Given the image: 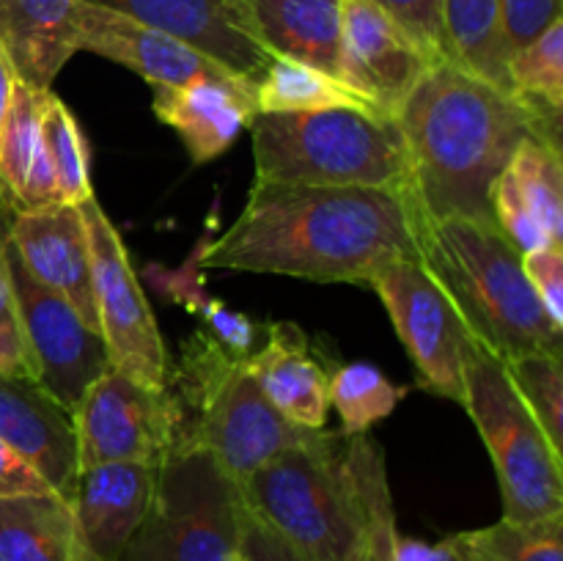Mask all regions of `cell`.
Wrapping results in <instances>:
<instances>
[{
	"label": "cell",
	"mask_w": 563,
	"mask_h": 561,
	"mask_svg": "<svg viewBox=\"0 0 563 561\" xmlns=\"http://www.w3.org/2000/svg\"><path fill=\"white\" fill-rule=\"evenodd\" d=\"M467 561H563V515L517 522L500 517L476 531H460Z\"/></svg>",
	"instance_id": "1f68e13d"
},
{
	"label": "cell",
	"mask_w": 563,
	"mask_h": 561,
	"mask_svg": "<svg viewBox=\"0 0 563 561\" xmlns=\"http://www.w3.org/2000/svg\"><path fill=\"white\" fill-rule=\"evenodd\" d=\"M80 0H0V47L16 80L49 91L77 53Z\"/></svg>",
	"instance_id": "7402d4cb"
},
{
	"label": "cell",
	"mask_w": 563,
	"mask_h": 561,
	"mask_svg": "<svg viewBox=\"0 0 563 561\" xmlns=\"http://www.w3.org/2000/svg\"><path fill=\"white\" fill-rule=\"evenodd\" d=\"M251 135L258 185L410 193L405 138L390 116L352 108L256 113Z\"/></svg>",
	"instance_id": "5b68a950"
},
{
	"label": "cell",
	"mask_w": 563,
	"mask_h": 561,
	"mask_svg": "<svg viewBox=\"0 0 563 561\" xmlns=\"http://www.w3.org/2000/svg\"><path fill=\"white\" fill-rule=\"evenodd\" d=\"M394 561H456V539L454 534L440 542H423L416 537H401L396 534L394 539Z\"/></svg>",
	"instance_id": "60d3db41"
},
{
	"label": "cell",
	"mask_w": 563,
	"mask_h": 561,
	"mask_svg": "<svg viewBox=\"0 0 563 561\" xmlns=\"http://www.w3.org/2000/svg\"><path fill=\"white\" fill-rule=\"evenodd\" d=\"M506 174L515 182L522 204L548 231L555 245H563V157L561 143L528 135L511 154Z\"/></svg>",
	"instance_id": "f1b7e54d"
},
{
	"label": "cell",
	"mask_w": 563,
	"mask_h": 561,
	"mask_svg": "<svg viewBox=\"0 0 563 561\" xmlns=\"http://www.w3.org/2000/svg\"><path fill=\"white\" fill-rule=\"evenodd\" d=\"M42 94L16 80L0 132V212L11 218L64 204L44 152Z\"/></svg>",
	"instance_id": "603a6c76"
},
{
	"label": "cell",
	"mask_w": 563,
	"mask_h": 561,
	"mask_svg": "<svg viewBox=\"0 0 563 561\" xmlns=\"http://www.w3.org/2000/svg\"><path fill=\"white\" fill-rule=\"evenodd\" d=\"M190 44L231 75L256 86L273 64L231 14L229 0H86Z\"/></svg>",
	"instance_id": "e0dca14e"
},
{
	"label": "cell",
	"mask_w": 563,
	"mask_h": 561,
	"mask_svg": "<svg viewBox=\"0 0 563 561\" xmlns=\"http://www.w3.org/2000/svg\"><path fill=\"white\" fill-rule=\"evenodd\" d=\"M242 512L240 482L212 451L176 440L157 465L152 504L121 561H234Z\"/></svg>",
	"instance_id": "ba28073f"
},
{
	"label": "cell",
	"mask_w": 563,
	"mask_h": 561,
	"mask_svg": "<svg viewBox=\"0 0 563 561\" xmlns=\"http://www.w3.org/2000/svg\"><path fill=\"white\" fill-rule=\"evenodd\" d=\"M42 141L60 201L80 207L88 198H93L88 141L75 113L66 108V102L53 88L42 94Z\"/></svg>",
	"instance_id": "f546056e"
},
{
	"label": "cell",
	"mask_w": 563,
	"mask_h": 561,
	"mask_svg": "<svg viewBox=\"0 0 563 561\" xmlns=\"http://www.w3.org/2000/svg\"><path fill=\"white\" fill-rule=\"evenodd\" d=\"M168 388L181 410L179 440L212 451L236 482L319 435L289 421L267 399L247 358L225 350L207 330L185 341Z\"/></svg>",
	"instance_id": "8992f818"
},
{
	"label": "cell",
	"mask_w": 563,
	"mask_h": 561,
	"mask_svg": "<svg viewBox=\"0 0 563 561\" xmlns=\"http://www.w3.org/2000/svg\"><path fill=\"white\" fill-rule=\"evenodd\" d=\"M25 495H53V487L38 476L36 468L27 465V462L0 438V501L25 498Z\"/></svg>",
	"instance_id": "f35d334b"
},
{
	"label": "cell",
	"mask_w": 563,
	"mask_h": 561,
	"mask_svg": "<svg viewBox=\"0 0 563 561\" xmlns=\"http://www.w3.org/2000/svg\"><path fill=\"white\" fill-rule=\"evenodd\" d=\"M198 270H201V242H198L192 256H187V262L181 264L179 270L148 264L146 278L159 295L179 302L187 311L198 314L203 322V330H207L218 344H223L225 350L234 352V355L247 358L256 350V322H253L247 314L234 311V308L225 306L223 300L209 295V292L203 289V278L198 275Z\"/></svg>",
	"instance_id": "484cf974"
},
{
	"label": "cell",
	"mask_w": 563,
	"mask_h": 561,
	"mask_svg": "<svg viewBox=\"0 0 563 561\" xmlns=\"http://www.w3.org/2000/svg\"><path fill=\"white\" fill-rule=\"evenodd\" d=\"M522 273L559 328H563V245L522 253Z\"/></svg>",
	"instance_id": "8d00e7d4"
},
{
	"label": "cell",
	"mask_w": 563,
	"mask_h": 561,
	"mask_svg": "<svg viewBox=\"0 0 563 561\" xmlns=\"http://www.w3.org/2000/svg\"><path fill=\"white\" fill-rule=\"evenodd\" d=\"M75 418L77 471L104 462L159 465L181 435V410L170 388L154 391L108 369L80 399Z\"/></svg>",
	"instance_id": "8fae6325"
},
{
	"label": "cell",
	"mask_w": 563,
	"mask_h": 561,
	"mask_svg": "<svg viewBox=\"0 0 563 561\" xmlns=\"http://www.w3.org/2000/svg\"><path fill=\"white\" fill-rule=\"evenodd\" d=\"M385 11L423 55L432 61L445 58L443 53V0H372Z\"/></svg>",
	"instance_id": "d590c367"
},
{
	"label": "cell",
	"mask_w": 563,
	"mask_h": 561,
	"mask_svg": "<svg viewBox=\"0 0 563 561\" xmlns=\"http://www.w3.org/2000/svg\"><path fill=\"white\" fill-rule=\"evenodd\" d=\"M324 108H352L377 113L366 99L357 97L339 77L324 75L313 66L297 64V61L273 58L269 69L256 82V113H295V110Z\"/></svg>",
	"instance_id": "83f0119b"
},
{
	"label": "cell",
	"mask_w": 563,
	"mask_h": 561,
	"mask_svg": "<svg viewBox=\"0 0 563 561\" xmlns=\"http://www.w3.org/2000/svg\"><path fill=\"white\" fill-rule=\"evenodd\" d=\"M80 209L86 218L88 248H91L97 322L108 346L110 369L146 388H165L170 374L168 350L159 336L146 292L132 270L130 251L97 196L80 204Z\"/></svg>",
	"instance_id": "9c48e42d"
},
{
	"label": "cell",
	"mask_w": 563,
	"mask_h": 561,
	"mask_svg": "<svg viewBox=\"0 0 563 561\" xmlns=\"http://www.w3.org/2000/svg\"><path fill=\"white\" fill-rule=\"evenodd\" d=\"M418 258L443 286L473 339L500 361L526 352H563V328L550 319L522 273V253L495 223L418 215Z\"/></svg>",
	"instance_id": "3957f363"
},
{
	"label": "cell",
	"mask_w": 563,
	"mask_h": 561,
	"mask_svg": "<svg viewBox=\"0 0 563 561\" xmlns=\"http://www.w3.org/2000/svg\"><path fill=\"white\" fill-rule=\"evenodd\" d=\"M154 113L181 138L192 163H212L251 127L256 86L247 80H196L154 88Z\"/></svg>",
	"instance_id": "ffe728a7"
},
{
	"label": "cell",
	"mask_w": 563,
	"mask_h": 561,
	"mask_svg": "<svg viewBox=\"0 0 563 561\" xmlns=\"http://www.w3.org/2000/svg\"><path fill=\"white\" fill-rule=\"evenodd\" d=\"M416 226L410 193L253 182L234 226L201 240V267L366 284L379 264L418 256Z\"/></svg>",
	"instance_id": "6da1fadb"
},
{
	"label": "cell",
	"mask_w": 563,
	"mask_h": 561,
	"mask_svg": "<svg viewBox=\"0 0 563 561\" xmlns=\"http://www.w3.org/2000/svg\"><path fill=\"white\" fill-rule=\"evenodd\" d=\"M511 385L563 454V352H526L504 361Z\"/></svg>",
	"instance_id": "836d02e7"
},
{
	"label": "cell",
	"mask_w": 563,
	"mask_h": 561,
	"mask_svg": "<svg viewBox=\"0 0 563 561\" xmlns=\"http://www.w3.org/2000/svg\"><path fill=\"white\" fill-rule=\"evenodd\" d=\"M563 0H500V14H504V36L509 55L515 50L526 47L531 38H537L544 28L561 20Z\"/></svg>",
	"instance_id": "74e56055"
},
{
	"label": "cell",
	"mask_w": 563,
	"mask_h": 561,
	"mask_svg": "<svg viewBox=\"0 0 563 561\" xmlns=\"http://www.w3.org/2000/svg\"><path fill=\"white\" fill-rule=\"evenodd\" d=\"M234 561H245V559H242V553H236V556H234Z\"/></svg>",
	"instance_id": "f6af8a7d"
},
{
	"label": "cell",
	"mask_w": 563,
	"mask_h": 561,
	"mask_svg": "<svg viewBox=\"0 0 563 561\" xmlns=\"http://www.w3.org/2000/svg\"><path fill=\"white\" fill-rule=\"evenodd\" d=\"M407 388L396 385L374 363H344L330 374L328 396L341 418V435L355 438L388 418L405 399Z\"/></svg>",
	"instance_id": "4dcf8cb0"
},
{
	"label": "cell",
	"mask_w": 563,
	"mask_h": 561,
	"mask_svg": "<svg viewBox=\"0 0 563 561\" xmlns=\"http://www.w3.org/2000/svg\"><path fill=\"white\" fill-rule=\"evenodd\" d=\"M157 465L104 462L77 471L69 504L86 548L99 561H121L152 504Z\"/></svg>",
	"instance_id": "2e32d148"
},
{
	"label": "cell",
	"mask_w": 563,
	"mask_h": 561,
	"mask_svg": "<svg viewBox=\"0 0 563 561\" xmlns=\"http://www.w3.org/2000/svg\"><path fill=\"white\" fill-rule=\"evenodd\" d=\"M462 407L476 424L493 460L504 517L517 522L563 515V454L511 385L504 361L476 339L462 352Z\"/></svg>",
	"instance_id": "52a82bcc"
},
{
	"label": "cell",
	"mask_w": 563,
	"mask_h": 561,
	"mask_svg": "<svg viewBox=\"0 0 563 561\" xmlns=\"http://www.w3.org/2000/svg\"><path fill=\"white\" fill-rule=\"evenodd\" d=\"M394 119L407 146L410 198L427 220L495 223L493 187L515 148L528 135L548 138L520 99L449 58L429 66Z\"/></svg>",
	"instance_id": "7a4b0ae2"
},
{
	"label": "cell",
	"mask_w": 563,
	"mask_h": 561,
	"mask_svg": "<svg viewBox=\"0 0 563 561\" xmlns=\"http://www.w3.org/2000/svg\"><path fill=\"white\" fill-rule=\"evenodd\" d=\"M0 438L69 498L77 479L75 418L36 380L0 377Z\"/></svg>",
	"instance_id": "ac0fdd59"
},
{
	"label": "cell",
	"mask_w": 563,
	"mask_h": 561,
	"mask_svg": "<svg viewBox=\"0 0 563 561\" xmlns=\"http://www.w3.org/2000/svg\"><path fill=\"white\" fill-rule=\"evenodd\" d=\"M383 300L423 391L462 405V352L471 330L418 256L390 258L366 280Z\"/></svg>",
	"instance_id": "30bf717a"
},
{
	"label": "cell",
	"mask_w": 563,
	"mask_h": 561,
	"mask_svg": "<svg viewBox=\"0 0 563 561\" xmlns=\"http://www.w3.org/2000/svg\"><path fill=\"white\" fill-rule=\"evenodd\" d=\"M0 561H99L60 495L0 501Z\"/></svg>",
	"instance_id": "cb8c5ba5"
},
{
	"label": "cell",
	"mask_w": 563,
	"mask_h": 561,
	"mask_svg": "<svg viewBox=\"0 0 563 561\" xmlns=\"http://www.w3.org/2000/svg\"><path fill=\"white\" fill-rule=\"evenodd\" d=\"M242 504L302 561H363L368 520L341 432L280 451L240 482Z\"/></svg>",
	"instance_id": "277c9868"
},
{
	"label": "cell",
	"mask_w": 563,
	"mask_h": 561,
	"mask_svg": "<svg viewBox=\"0 0 563 561\" xmlns=\"http://www.w3.org/2000/svg\"><path fill=\"white\" fill-rule=\"evenodd\" d=\"M5 267L36 383L75 413L86 391L110 369L102 333L91 328L66 297L33 280L9 240Z\"/></svg>",
	"instance_id": "7c38bea8"
},
{
	"label": "cell",
	"mask_w": 563,
	"mask_h": 561,
	"mask_svg": "<svg viewBox=\"0 0 563 561\" xmlns=\"http://www.w3.org/2000/svg\"><path fill=\"white\" fill-rule=\"evenodd\" d=\"M240 553L245 561H302L278 534L269 531L262 520L242 512V534H240Z\"/></svg>",
	"instance_id": "ab89813d"
},
{
	"label": "cell",
	"mask_w": 563,
	"mask_h": 561,
	"mask_svg": "<svg viewBox=\"0 0 563 561\" xmlns=\"http://www.w3.org/2000/svg\"><path fill=\"white\" fill-rule=\"evenodd\" d=\"M0 377L36 380L25 336H22L14 292H11L9 267H5V234L0 240Z\"/></svg>",
	"instance_id": "e575fe53"
},
{
	"label": "cell",
	"mask_w": 563,
	"mask_h": 561,
	"mask_svg": "<svg viewBox=\"0 0 563 561\" xmlns=\"http://www.w3.org/2000/svg\"><path fill=\"white\" fill-rule=\"evenodd\" d=\"M434 61L372 0H344L339 80L394 119Z\"/></svg>",
	"instance_id": "4fadbf2b"
},
{
	"label": "cell",
	"mask_w": 563,
	"mask_h": 561,
	"mask_svg": "<svg viewBox=\"0 0 563 561\" xmlns=\"http://www.w3.org/2000/svg\"><path fill=\"white\" fill-rule=\"evenodd\" d=\"M236 25L273 58L339 77L344 0H229Z\"/></svg>",
	"instance_id": "d6986e66"
},
{
	"label": "cell",
	"mask_w": 563,
	"mask_h": 561,
	"mask_svg": "<svg viewBox=\"0 0 563 561\" xmlns=\"http://www.w3.org/2000/svg\"><path fill=\"white\" fill-rule=\"evenodd\" d=\"M247 369L289 421L313 432L328 427L330 372L297 324H273L267 341L247 355Z\"/></svg>",
	"instance_id": "44dd1931"
},
{
	"label": "cell",
	"mask_w": 563,
	"mask_h": 561,
	"mask_svg": "<svg viewBox=\"0 0 563 561\" xmlns=\"http://www.w3.org/2000/svg\"><path fill=\"white\" fill-rule=\"evenodd\" d=\"M443 53L451 64L511 94L500 0H443Z\"/></svg>",
	"instance_id": "d4e9b609"
},
{
	"label": "cell",
	"mask_w": 563,
	"mask_h": 561,
	"mask_svg": "<svg viewBox=\"0 0 563 561\" xmlns=\"http://www.w3.org/2000/svg\"><path fill=\"white\" fill-rule=\"evenodd\" d=\"M346 457H350L368 520V548L363 561H394V539L399 528H396L383 449L368 438V432H363L355 438H346Z\"/></svg>",
	"instance_id": "d6a6232c"
},
{
	"label": "cell",
	"mask_w": 563,
	"mask_h": 561,
	"mask_svg": "<svg viewBox=\"0 0 563 561\" xmlns=\"http://www.w3.org/2000/svg\"><path fill=\"white\" fill-rule=\"evenodd\" d=\"M511 94L531 110L550 141L561 143L563 16L509 55Z\"/></svg>",
	"instance_id": "4316f807"
},
{
	"label": "cell",
	"mask_w": 563,
	"mask_h": 561,
	"mask_svg": "<svg viewBox=\"0 0 563 561\" xmlns=\"http://www.w3.org/2000/svg\"><path fill=\"white\" fill-rule=\"evenodd\" d=\"M454 539H456V561H467V556H465V550H462L460 537H456V534H454Z\"/></svg>",
	"instance_id": "7bdbcfd3"
},
{
	"label": "cell",
	"mask_w": 563,
	"mask_h": 561,
	"mask_svg": "<svg viewBox=\"0 0 563 561\" xmlns=\"http://www.w3.org/2000/svg\"><path fill=\"white\" fill-rule=\"evenodd\" d=\"M5 240L33 280L66 297L75 311L99 330L91 248L80 207L55 204L38 212L14 215L5 226Z\"/></svg>",
	"instance_id": "9a60e30c"
},
{
	"label": "cell",
	"mask_w": 563,
	"mask_h": 561,
	"mask_svg": "<svg viewBox=\"0 0 563 561\" xmlns=\"http://www.w3.org/2000/svg\"><path fill=\"white\" fill-rule=\"evenodd\" d=\"M14 82H16V75H14V69H11L9 58H5L3 47H0V132H3V121H5V113H9L11 94H14Z\"/></svg>",
	"instance_id": "b9f144b4"
},
{
	"label": "cell",
	"mask_w": 563,
	"mask_h": 561,
	"mask_svg": "<svg viewBox=\"0 0 563 561\" xmlns=\"http://www.w3.org/2000/svg\"><path fill=\"white\" fill-rule=\"evenodd\" d=\"M3 234H5V226H3V220H0V240H3Z\"/></svg>",
	"instance_id": "ee69618b"
},
{
	"label": "cell",
	"mask_w": 563,
	"mask_h": 561,
	"mask_svg": "<svg viewBox=\"0 0 563 561\" xmlns=\"http://www.w3.org/2000/svg\"><path fill=\"white\" fill-rule=\"evenodd\" d=\"M77 47L126 66L152 82V88L187 86L196 80H242L190 44L86 0H80L77 9Z\"/></svg>",
	"instance_id": "5bb4252c"
}]
</instances>
